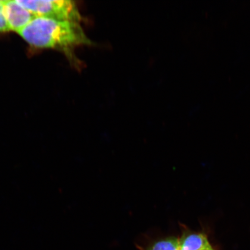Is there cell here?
<instances>
[{
	"mask_svg": "<svg viewBox=\"0 0 250 250\" xmlns=\"http://www.w3.org/2000/svg\"><path fill=\"white\" fill-rule=\"evenodd\" d=\"M79 23L36 17L18 34L37 48L68 50L78 46L92 45Z\"/></svg>",
	"mask_w": 250,
	"mask_h": 250,
	"instance_id": "6da1fadb",
	"label": "cell"
},
{
	"mask_svg": "<svg viewBox=\"0 0 250 250\" xmlns=\"http://www.w3.org/2000/svg\"><path fill=\"white\" fill-rule=\"evenodd\" d=\"M36 17L80 23L83 20L77 5L71 0H17Z\"/></svg>",
	"mask_w": 250,
	"mask_h": 250,
	"instance_id": "7a4b0ae2",
	"label": "cell"
},
{
	"mask_svg": "<svg viewBox=\"0 0 250 250\" xmlns=\"http://www.w3.org/2000/svg\"><path fill=\"white\" fill-rule=\"evenodd\" d=\"M1 1L9 31L20 32L36 17L17 0H1Z\"/></svg>",
	"mask_w": 250,
	"mask_h": 250,
	"instance_id": "3957f363",
	"label": "cell"
},
{
	"mask_svg": "<svg viewBox=\"0 0 250 250\" xmlns=\"http://www.w3.org/2000/svg\"><path fill=\"white\" fill-rule=\"evenodd\" d=\"M180 250H206L212 248L203 233H185L179 239Z\"/></svg>",
	"mask_w": 250,
	"mask_h": 250,
	"instance_id": "277c9868",
	"label": "cell"
},
{
	"mask_svg": "<svg viewBox=\"0 0 250 250\" xmlns=\"http://www.w3.org/2000/svg\"><path fill=\"white\" fill-rule=\"evenodd\" d=\"M148 250H180L179 239L170 237L158 240L153 243Z\"/></svg>",
	"mask_w": 250,
	"mask_h": 250,
	"instance_id": "5b68a950",
	"label": "cell"
},
{
	"mask_svg": "<svg viewBox=\"0 0 250 250\" xmlns=\"http://www.w3.org/2000/svg\"><path fill=\"white\" fill-rule=\"evenodd\" d=\"M9 31L7 21L3 12L2 4L1 0H0V33H6Z\"/></svg>",
	"mask_w": 250,
	"mask_h": 250,
	"instance_id": "8992f818",
	"label": "cell"
},
{
	"mask_svg": "<svg viewBox=\"0 0 250 250\" xmlns=\"http://www.w3.org/2000/svg\"><path fill=\"white\" fill-rule=\"evenodd\" d=\"M214 250L213 249H212V248H210V249H208V250Z\"/></svg>",
	"mask_w": 250,
	"mask_h": 250,
	"instance_id": "52a82bcc",
	"label": "cell"
}]
</instances>
